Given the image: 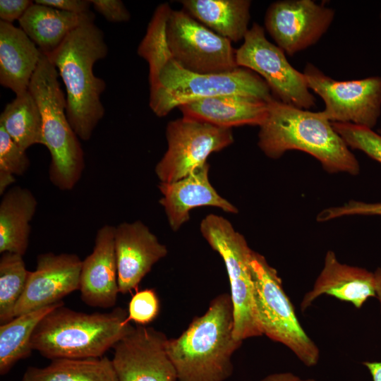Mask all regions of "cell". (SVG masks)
<instances>
[{
    "instance_id": "9",
    "label": "cell",
    "mask_w": 381,
    "mask_h": 381,
    "mask_svg": "<svg viewBox=\"0 0 381 381\" xmlns=\"http://www.w3.org/2000/svg\"><path fill=\"white\" fill-rule=\"evenodd\" d=\"M165 33L170 56L187 71L215 74L238 68L231 42L198 22L183 9H171Z\"/></svg>"
},
{
    "instance_id": "21",
    "label": "cell",
    "mask_w": 381,
    "mask_h": 381,
    "mask_svg": "<svg viewBox=\"0 0 381 381\" xmlns=\"http://www.w3.org/2000/svg\"><path fill=\"white\" fill-rule=\"evenodd\" d=\"M42 55L20 28L0 20V84L16 95L28 90Z\"/></svg>"
},
{
    "instance_id": "24",
    "label": "cell",
    "mask_w": 381,
    "mask_h": 381,
    "mask_svg": "<svg viewBox=\"0 0 381 381\" xmlns=\"http://www.w3.org/2000/svg\"><path fill=\"white\" fill-rule=\"evenodd\" d=\"M183 9L231 42L244 39L250 20L249 0H182Z\"/></svg>"
},
{
    "instance_id": "3",
    "label": "cell",
    "mask_w": 381,
    "mask_h": 381,
    "mask_svg": "<svg viewBox=\"0 0 381 381\" xmlns=\"http://www.w3.org/2000/svg\"><path fill=\"white\" fill-rule=\"evenodd\" d=\"M107 53L103 31L95 20H90L73 30L56 50L46 55L65 85L68 121L84 141L90 139L105 113L101 95L106 83L94 74L93 67Z\"/></svg>"
},
{
    "instance_id": "12",
    "label": "cell",
    "mask_w": 381,
    "mask_h": 381,
    "mask_svg": "<svg viewBox=\"0 0 381 381\" xmlns=\"http://www.w3.org/2000/svg\"><path fill=\"white\" fill-rule=\"evenodd\" d=\"M308 88L320 97L331 122L373 128L381 115V76L337 80L311 63L303 71Z\"/></svg>"
},
{
    "instance_id": "34",
    "label": "cell",
    "mask_w": 381,
    "mask_h": 381,
    "mask_svg": "<svg viewBox=\"0 0 381 381\" xmlns=\"http://www.w3.org/2000/svg\"><path fill=\"white\" fill-rule=\"evenodd\" d=\"M33 3L30 0H1V20L12 23L19 20Z\"/></svg>"
},
{
    "instance_id": "37",
    "label": "cell",
    "mask_w": 381,
    "mask_h": 381,
    "mask_svg": "<svg viewBox=\"0 0 381 381\" xmlns=\"http://www.w3.org/2000/svg\"><path fill=\"white\" fill-rule=\"evenodd\" d=\"M362 364L368 370L373 381H381V362L365 361Z\"/></svg>"
},
{
    "instance_id": "23",
    "label": "cell",
    "mask_w": 381,
    "mask_h": 381,
    "mask_svg": "<svg viewBox=\"0 0 381 381\" xmlns=\"http://www.w3.org/2000/svg\"><path fill=\"white\" fill-rule=\"evenodd\" d=\"M37 201L28 188L14 186L3 195L0 203V253L24 255L29 244L30 222Z\"/></svg>"
},
{
    "instance_id": "2",
    "label": "cell",
    "mask_w": 381,
    "mask_h": 381,
    "mask_svg": "<svg viewBox=\"0 0 381 381\" xmlns=\"http://www.w3.org/2000/svg\"><path fill=\"white\" fill-rule=\"evenodd\" d=\"M259 127L258 145L270 158L300 150L317 159L329 173L360 172L358 159L322 111L301 109L274 98Z\"/></svg>"
},
{
    "instance_id": "8",
    "label": "cell",
    "mask_w": 381,
    "mask_h": 381,
    "mask_svg": "<svg viewBox=\"0 0 381 381\" xmlns=\"http://www.w3.org/2000/svg\"><path fill=\"white\" fill-rule=\"evenodd\" d=\"M200 232L225 264L233 306L234 337L240 341L262 334L256 314L250 268L253 250L245 238L223 217L206 216Z\"/></svg>"
},
{
    "instance_id": "32",
    "label": "cell",
    "mask_w": 381,
    "mask_h": 381,
    "mask_svg": "<svg viewBox=\"0 0 381 381\" xmlns=\"http://www.w3.org/2000/svg\"><path fill=\"white\" fill-rule=\"evenodd\" d=\"M348 215L381 216V202L350 200L343 205L323 210L318 214L316 219L318 222H326Z\"/></svg>"
},
{
    "instance_id": "28",
    "label": "cell",
    "mask_w": 381,
    "mask_h": 381,
    "mask_svg": "<svg viewBox=\"0 0 381 381\" xmlns=\"http://www.w3.org/2000/svg\"><path fill=\"white\" fill-rule=\"evenodd\" d=\"M23 255L5 252L0 258V322L14 318V308L22 296L29 276Z\"/></svg>"
},
{
    "instance_id": "25",
    "label": "cell",
    "mask_w": 381,
    "mask_h": 381,
    "mask_svg": "<svg viewBox=\"0 0 381 381\" xmlns=\"http://www.w3.org/2000/svg\"><path fill=\"white\" fill-rule=\"evenodd\" d=\"M21 381H118L112 360L107 357L59 358L42 368L30 366Z\"/></svg>"
},
{
    "instance_id": "1",
    "label": "cell",
    "mask_w": 381,
    "mask_h": 381,
    "mask_svg": "<svg viewBox=\"0 0 381 381\" xmlns=\"http://www.w3.org/2000/svg\"><path fill=\"white\" fill-rule=\"evenodd\" d=\"M168 14L155 11L138 54L149 66L150 99L152 111L159 117L186 103L226 95L251 96L270 102L274 99L265 81L243 67L215 74H199L179 66L170 56L166 40Z\"/></svg>"
},
{
    "instance_id": "10",
    "label": "cell",
    "mask_w": 381,
    "mask_h": 381,
    "mask_svg": "<svg viewBox=\"0 0 381 381\" xmlns=\"http://www.w3.org/2000/svg\"><path fill=\"white\" fill-rule=\"evenodd\" d=\"M236 61L238 67L261 75L278 100L303 109L315 106L303 73L294 68L284 52L267 39L258 23L253 24L236 49Z\"/></svg>"
},
{
    "instance_id": "7",
    "label": "cell",
    "mask_w": 381,
    "mask_h": 381,
    "mask_svg": "<svg viewBox=\"0 0 381 381\" xmlns=\"http://www.w3.org/2000/svg\"><path fill=\"white\" fill-rule=\"evenodd\" d=\"M250 268L256 314L263 335L287 347L306 367L315 366L320 352L301 325L277 271L253 250Z\"/></svg>"
},
{
    "instance_id": "5",
    "label": "cell",
    "mask_w": 381,
    "mask_h": 381,
    "mask_svg": "<svg viewBox=\"0 0 381 381\" xmlns=\"http://www.w3.org/2000/svg\"><path fill=\"white\" fill-rule=\"evenodd\" d=\"M133 326L128 311L85 313L58 306L35 327L30 347L50 360L100 358L127 335Z\"/></svg>"
},
{
    "instance_id": "6",
    "label": "cell",
    "mask_w": 381,
    "mask_h": 381,
    "mask_svg": "<svg viewBox=\"0 0 381 381\" xmlns=\"http://www.w3.org/2000/svg\"><path fill=\"white\" fill-rule=\"evenodd\" d=\"M59 73L42 53L28 90L42 116L44 145L51 155L49 178L61 190H71L80 179L84 152L66 114V98L59 81Z\"/></svg>"
},
{
    "instance_id": "14",
    "label": "cell",
    "mask_w": 381,
    "mask_h": 381,
    "mask_svg": "<svg viewBox=\"0 0 381 381\" xmlns=\"http://www.w3.org/2000/svg\"><path fill=\"white\" fill-rule=\"evenodd\" d=\"M161 331L138 325L113 347L112 363L118 381H177Z\"/></svg>"
},
{
    "instance_id": "31",
    "label": "cell",
    "mask_w": 381,
    "mask_h": 381,
    "mask_svg": "<svg viewBox=\"0 0 381 381\" xmlns=\"http://www.w3.org/2000/svg\"><path fill=\"white\" fill-rule=\"evenodd\" d=\"M159 312L158 296L152 289L137 291L128 308V320L138 325H146L156 319Z\"/></svg>"
},
{
    "instance_id": "19",
    "label": "cell",
    "mask_w": 381,
    "mask_h": 381,
    "mask_svg": "<svg viewBox=\"0 0 381 381\" xmlns=\"http://www.w3.org/2000/svg\"><path fill=\"white\" fill-rule=\"evenodd\" d=\"M210 165L206 163L178 181L158 186L169 224L173 231L179 230L189 220L190 211L195 207L212 206L228 213H237V208L222 198L209 180Z\"/></svg>"
},
{
    "instance_id": "16",
    "label": "cell",
    "mask_w": 381,
    "mask_h": 381,
    "mask_svg": "<svg viewBox=\"0 0 381 381\" xmlns=\"http://www.w3.org/2000/svg\"><path fill=\"white\" fill-rule=\"evenodd\" d=\"M114 247L119 291L123 294L137 289L152 266L168 253L167 247L140 221L115 226Z\"/></svg>"
},
{
    "instance_id": "30",
    "label": "cell",
    "mask_w": 381,
    "mask_h": 381,
    "mask_svg": "<svg viewBox=\"0 0 381 381\" xmlns=\"http://www.w3.org/2000/svg\"><path fill=\"white\" fill-rule=\"evenodd\" d=\"M29 167L30 160L26 152L0 126V172L21 176Z\"/></svg>"
},
{
    "instance_id": "4",
    "label": "cell",
    "mask_w": 381,
    "mask_h": 381,
    "mask_svg": "<svg viewBox=\"0 0 381 381\" xmlns=\"http://www.w3.org/2000/svg\"><path fill=\"white\" fill-rule=\"evenodd\" d=\"M233 306L229 293L214 298L202 315L193 318L166 351L177 381H225L233 373L232 356L243 341L233 335Z\"/></svg>"
},
{
    "instance_id": "13",
    "label": "cell",
    "mask_w": 381,
    "mask_h": 381,
    "mask_svg": "<svg viewBox=\"0 0 381 381\" xmlns=\"http://www.w3.org/2000/svg\"><path fill=\"white\" fill-rule=\"evenodd\" d=\"M334 16L333 8L312 0L277 1L266 11L265 27L277 45L293 56L315 44Z\"/></svg>"
},
{
    "instance_id": "15",
    "label": "cell",
    "mask_w": 381,
    "mask_h": 381,
    "mask_svg": "<svg viewBox=\"0 0 381 381\" xmlns=\"http://www.w3.org/2000/svg\"><path fill=\"white\" fill-rule=\"evenodd\" d=\"M81 265L82 260L73 253L40 254L14 308V318L63 301L64 297L79 290Z\"/></svg>"
},
{
    "instance_id": "33",
    "label": "cell",
    "mask_w": 381,
    "mask_h": 381,
    "mask_svg": "<svg viewBox=\"0 0 381 381\" xmlns=\"http://www.w3.org/2000/svg\"><path fill=\"white\" fill-rule=\"evenodd\" d=\"M95 11L107 21L111 23L127 22L131 13L121 0H90Z\"/></svg>"
},
{
    "instance_id": "20",
    "label": "cell",
    "mask_w": 381,
    "mask_h": 381,
    "mask_svg": "<svg viewBox=\"0 0 381 381\" xmlns=\"http://www.w3.org/2000/svg\"><path fill=\"white\" fill-rule=\"evenodd\" d=\"M183 116L218 127L260 126L265 120L268 102L241 95H226L192 101L178 107Z\"/></svg>"
},
{
    "instance_id": "29",
    "label": "cell",
    "mask_w": 381,
    "mask_h": 381,
    "mask_svg": "<svg viewBox=\"0 0 381 381\" xmlns=\"http://www.w3.org/2000/svg\"><path fill=\"white\" fill-rule=\"evenodd\" d=\"M332 124L349 148L362 151L381 163V134L372 128L351 123L332 122Z\"/></svg>"
},
{
    "instance_id": "18",
    "label": "cell",
    "mask_w": 381,
    "mask_h": 381,
    "mask_svg": "<svg viewBox=\"0 0 381 381\" xmlns=\"http://www.w3.org/2000/svg\"><path fill=\"white\" fill-rule=\"evenodd\" d=\"M322 295L333 296L361 309L370 298L376 297L375 274L363 267L341 263L334 251L328 250L313 288L303 297L301 310L305 312Z\"/></svg>"
},
{
    "instance_id": "17",
    "label": "cell",
    "mask_w": 381,
    "mask_h": 381,
    "mask_svg": "<svg viewBox=\"0 0 381 381\" xmlns=\"http://www.w3.org/2000/svg\"><path fill=\"white\" fill-rule=\"evenodd\" d=\"M115 226L105 224L97 230L92 253L82 260L80 291L87 306H114L119 293L114 247Z\"/></svg>"
},
{
    "instance_id": "38",
    "label": "cell",
    "mask_w": 381,
    "mask_h": 381,
    "mask_svg": "<svg viewBox=\"0 0 381 381\" xmlns=\"http://www.w3.org/2000/svg\"><path fill=\"white\" fill-rule=\"evenodd\" d=\"M376 282V298L380 303L381 314V266L378 267L374 272Z\"/></svg>"
},
{
    "instance_id": "26",
    "label": "cell",
    "mask_w": 381,
    "mask_h": 381,
    "mask_svg": "<svg viewBox=\"0 0 381 381\" xmlns=\"http://www.w3.org/2000/svg\"><path fill=\"white\" fill-rule=\"evenodd\" d=\"M64 301L15 317L0 325V374H7L21 359L28 357L33 332L42 319Z\"/></svg>"
},
{
    "instance_id": "40",
    "label": "cell",
    "mask_w": 381,
    "mask_h": 381,
    "mask_svg": "<svg viewBox=\"0 0 381 381\" xmlns=\"http://www.w3.org/2000/svg\"><path fill=\"white\" fill-rule=\"evenodd\" d=\"M380 20H381V11H380Z\"/></svg>"
},
{
    "instance_id": "35",
    "label": "cell",
    "mask_w": 381,
    "mask_h": 381,
    "mask_svg": "<svg viewBox=\"0 0 381 381\" xmlns=\"http://www.w3.org/2000/svg\"><path fill=\"white\" fill-rule=\"evenodd\" d=\"M36 4L50 6L73 13H85L90 11V0H36Z\"/></svg>"
},
{
    "instance_id": "11",
    "label": "cell",
    "mask_w": 381,
    "mask_h": 381,
    "mask_svg": "<svg viewBox=\"0 0 381 381\" xmlns=\"http://www.w3.org/2000/svg\"><path fill=\"white\" fill-rule=\"evenodd\" d=\"M166 138L167 151L155 166L162 183L183 179L207 163L210 154L234 143L231 128L183 116L167 123Z\"/></svg>"
},
{
    "instance_id": "39",
    "label": "cell",
    "mask_w": 381,
    "mask_h": 381,
    "mask_svg": "<svg viewBox=\"0 0 381 381\" xmlns=\"http://www.w3.org/2000/svg\"><path fill=\"white\" fill-rule=\"evenodd\" d=\"M380 134H381V129L378 130L377 131Z\"/></svg>"
},
{
    "instance_id": "27",
    "label": "cell",
    "mask_w": 381,
    "mask_h": 381,
    "mask_svg": "<svg viewBox=\"0 0 381 381\" xmlns=\"http://www.w3.org/2000/svg\"><path fill=\"white\" fill-rule=\"evenodd\" d=\"M1 126L24 151L36 144L44 145L42 116L29 90L16 95L0 115Z\"/></svg>"
},
{
    "instance_id": "22",
    "label": "cell",
    "mask_w": 381,
    "mask_h": 381,
    "mask_svg": "<svg viewBox=\"0 0 381 381\" xmlns=\"http://www.w3.org/2000/svg\"><path fill=\"white\" fill-rule=\"evenodd\" d=\"M95 19L91 11L73 13L34 2L18 22L41 52L47 55L56 50L73 30Z\"/></svg>"
},
{
    "instance_id": "36",
    "label": "cell",
    "mask_w": 381,
    "mask_h": 381,
    "mask_svg": "<svg viewBox=\"0 0 381 381\" xmlns=\"http://www.w3.org/2000/svg\"><path fill=\"white\" fill-rule=\"evenodd\" d=\"M258 381H318L313 378L303 379L291 372H279L270 374Z\"/></svg>"
}]
</instances>
